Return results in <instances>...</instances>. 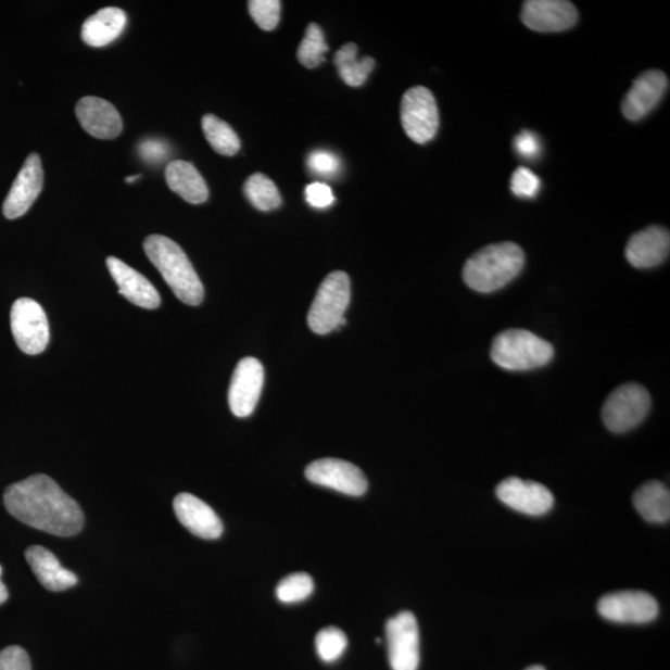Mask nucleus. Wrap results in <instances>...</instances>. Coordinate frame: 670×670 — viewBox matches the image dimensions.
<instances>
[{
    "label": "nucleus",
    "mask_w": 670,
    "mask_h": 670,
    "mask_svg": "<svg viewBox=\"0 0 670 670\" xmlns=\"http://www.w3.org/2000/svg\"><path fill=\"white\" fill-rule=\"evenodd\" d=\"M25 558L40 584L49 591L60 593L77 584L75 573L61 567L56 556L46 547L30 546Z\"/></svg>",
    "instance_id": "obj_21"
},
{
    "label": "nucleus",
    "mask_w": 670,
    "mask_h": 670,
    "mask_svg": "<svg viewBox=\"0 0 670 670\" xmlns=\"http://www.w3.org/2000/svg\"><path fill=\"white\" fill-rule=\"evenodd\" d=\"M598 614L617 623L642 624L655 621L659 614L656 598L643 591H620L599 599Z\"/></svg>",
    "instance_id": "obj_10"
},
{
    "label": "nucleus",
    "mask_w": 670,
    "mask_h": 670,
    "mask_svg": "<svg viewBox=\"0 0 670 670\" xmlns=\"http://www.w3.org/2000/svg\"><path fill=\"white\" fill-rule=\"evenodd\" d=\"M495 493L507 507L527 516H544L554 507V495L545 485L517 477L501 482Z\"/></svg>",
    "instance_id": "obj_12"
},
{
    "label": "nucleus",
    "mask_w": 670,
    "mask_h": 670,
    "mask_svg": "<svg viewBox=\"0 0 670 670\" xmlns=\"http://www.w3.org/2000/svg\"><path fill=\"white\" fill-rule=\"evenodd\" d=\"M526 670H545L543 666H532L527 668Z\"/></svg>",
    "instance_id": "obj_39"
},
{
    "label": "nucleus",
    "mask_w": 670,
    "mask_h": 670,
    "mask_svg": "<svg viewBox=\"0 0 670 670\" xmlns=\"http://www.w3.org/2000/svg\"><path fill=\"white\" fill-rule=\"evenodd\" d=\"M139 177H141V176H139V174H138V176L127 177V178H126V181H127V182H134V181H136Z\"/></svg>",
    "instance_id": "obj_40"
},
{
    "label": "nucleus",
    "mask_w": 670,
    "mask_h": 670,
    "mask_svg": "<svg viewBox=\"0 0 670 670\" xmlns=\"http://www.w3.org/2000/svg\"><path fill=\"white\" fill-rule=\"evenodd\" d=\"M11 327L15 343L28 355H38L47 350L50 341L49 321L46 311L38 302L20 299L11 312Z\"/></svg>",
    "instance_id": "obj_8"
},
{
    "label": "nucleus",
    "mask_w": 670,
    "mask_h": 670,
    "mask_svg": "<svg viewBox=\"0 0 670 670\" xmlns=\"http://www.w3.org/2000/svg\"><path fill=\"white\" fill-rule=\"evenodd\" d=\"M633 506L649 523H667L670 519V493L662 482L643 484L633 495Z\"/></svg>",
    "instance_id": "obj_24"
},
{
    "label": "nucleus",
    "mask_w": 670,
    "mask_h": 670,
    "mask_svg": "<svg viewBox=\"0 0 670 670\" xmlns=\"http://www.w3.org/2000/svg\"><path fill=\"white\" fill-rule=\"evenodd\" d=\"M143 248L148 258L181 302L189 306L203 302L204 286L177 242L163 235H151L144 240Z\"/></svg>",
    "instance_id": "obj_3"
},
{
    "label": "nucleus",
    "mask_w": 670,
    "mask_h": 670,
    "mask_svg": "<svg viewBox=\"0 0 670 670\" xmlns=\"http://www.w3.org/2000/svg\"><path fill=\"white\" fill-rule=\"evenodd\" d=\"M4 504L15 519L51 535L73 536L84 528L80 506L46 475L9 485Z\"/></svg>",
    "instance_id": "obj_1"
},
{
    "label": "nucleus",
    "mask_w": 670,
    "mask_h": 670,
    "mask_svg": "<svg viewBox=\"0 0 670 670\" xmlns=\"http://www.w3.org/2000/svg\"><path fill=\"white\" fill-rule=\"evenodd\" d=\"M249 11L252 20L264 30H274L280 22L281 2L278 0H251Z\"/></svg>",
    "instance_id": "obj_31"
},
{
    "label": "nucleus",
    "mask_w": 670,
    "mask_h": 670,
    "mask_svg": "<svg viewBox=\"0 0 670 670\" xmlns=\"http://www.w3.org/2000/svg\"><path fill=\"white\" fill-rule=\"evenodd\" d=\"M165 179L174 193L190 204H203L208 198V189L202 174L193 164L174 161L165 169Z\"/></svg>",
    "instance_id": "obj_23"
},
{
    "label": "nucleus",
    "mask_w": 670,
    "mask_h": 670,
    "mask_svg": "<svg viewBox=\"0 0 670 670\" xmlns=\"http://www.w3.org/2000/svg\"><path fill=\"white\" fill-rule=\"evenodd\" d=\"M76 117L87 134L99 139H115L124 122L112 103L93 96H87L76 104Z\"/></svg>",
    "instance_id": "obj_18"
},
{
    "label": "nucleus",
    "mask_w": 670,
    "mask_h": 670,
    "mask_svg": "<svg viewBox=\"0 0 670 670\" xmlns=\"http://www.w3.org/2000/svg\"><path fill=\"white\" fill-rule=\"evenodd\" d=\"M668 87V76L663 72L649 69L643 73L624 96L623 116L632 122L645 118L663 100Z\"/></svg>",
    "instance_id": "obj_16"
},
{
    "label": "nucleus",
    "mask_w": 670,
    "mask_h": 670,
    "mask_svg": "<svg viewBox=\"0 0 670 670\" xmlns=\"http://www.w3.org/2000/svg\"><path fill=\"white\" fill-rule=\"evenodd\" d=\"M109 271L118 286V291L130 303L146 309L161 306V295L147 278L117 257L108 258Z\"/></svg>",
    "instance_id": "obj_20"
},
{
    "label": "nucleus",
    "mask_w": 670,
    "mask_h": 670,
    "mask_svg": "<svg viewBox=\"0 0 670 670\" xmlns=\"http://www.w3.org/2000/svg\"><path fill=\"white\" fill-rule=\"evenodd\" d=\"M203 132L213 150L222 155L232 156L240 151V138L235 130L220 118L205 115L202 119Z\"/></svg>",
    "instance_id": "obj_26"
},
{
    "label": "nucleus",
    "mask_w": 670,
    "mask_h": 670,
    "mask_svg": "<svg viewBox=\"0 0 670 670\" xmlns=\"http://www.w3.org/2000/svg\"><path fill=\"white\" fill-rule=\"evenodd\" d=\"M174 511L180 523L185 526L191 534L214 541L220 538L224 526L216 513L202 500L190 493H180L173 502Z\"/></svg>",
    "instance_id": "obj_17"
},
{
    "label": "nucleus",
    "mask_w": 670,
    "mask_h": 670,
    "mask_svg": "<svg viewBox=\"0 0 670 670\" xmlns=\"http://www.w3.org/2000/svg\"><path fill=\"white\" fill-rule=\"evenodd\" d=\"M243 193L260 212H271L282 204L280 191L263 173L252 174L243 186Z\"/></svg>",
    "instance_id": "obj_27"
},
{
    "label": "nucleus",
    "mask_w": 670,
    "mask_h": 670,
    "mask_svg": "<svg viewBox=\"0 0 670 670\" xmlns=\"http://www.w3.org/2000/svg\"><path fill=\"white\" fill-rule=\"evenodd\" d=\"M141 159L150 164H161L168 160L170 148L167 142L159 138H147L138 147Z\"/></svg>",
    "instance_id": "obj_34"
},
{
    "label": "nucleus",
    "mask_w": 670,
    "mask_h": 670,
    "mask_svg": "<svg viewBox=\"0 0 670 670\" xmlns=\"http://www.w3.org/2000/svg\"><path fill=\"white\" fill-rule=\"evenodd\" d=\"M309 170L319 177H334L341 169V161L334 153L316 151L309 154L307 160Z\"/></svg>",
    "instance_id": "obj_33"
},
{
    "label": "nucleus",
    "mask_w": 670,
    "mask_h": 670,
    "mask_svg": "<svg viewBox=\"0 0 670 670\" xmlns=\"http://www.w3.org/2000/svg\"><path fill=\"white\" fill-rule=\"evenodd\" d=\"M402 124L407 137L419 144L429 143L438 135L439 109L429 89L416 86L405 92L402 101Z\"/></svg>",
    "instance_id": "obj_7"
},
{
    "label": "nucleus",
    "mask_w": 670,
    "mask_h": 670,
    "mask_svg": "<svg viewBox=\"0 0 670 670\" xmlns=\"http://www.w3.org/2000/svg\"><path fill=\"white\" fill-rule=\"evenodd\" d=\"M345 633L337 628L321 630L316 637L317 655L324 662L333 663L346 649Z\"/></svg>",
    "instance_id": "obj_30"
},
{
    "label": "nucleus",
    "mask_w": 670,
    "mask_h": 670,
    "mask_svg": "<svg viewBox=\"0 0 670 670\" xmlns=\"http://www.w3.org/2000/svg\"><path fill=\"white\" fill-rule=\"evenodd\" d=\"M307 480L352 497H361L368 491V481L361 469L337 458L318 459L306 469Z\"/></svg>",
    "instance_id": "obj_11"
},
{
    "label": "nucleus",
    "mask_w": 670,
    "mask_h": 670,
    "mask_svg": "<svg viewBox=\"0 0 670 670\" xmlns=\"http://www.w3.org/2000/svg\"><path fill=\"white\" fill-rule=\"evenodd\" d=\"M390 667L393 670H417L420 666V631L414 614H397L387 623Z\"/></svg>",
    "instance_id": "obj_9"
},
{
    "label": "nucleus",
    "mask_w": 670,
    "mask_h": 670,
    "mask_svg": "<svg viewBox=\"0 0 670 670\" xmlns=\"http://www.w3.org/2000/svg\"><path fill=\"white\" fill-rule=\"evenodd\" d=\"M670 235L663 226H649L639 231L625 246V258L636 268L656 267L668 258Z\"/></svg>",
    "instance_id": "obj_19"
},
{
    "label": "nucleus",
    "mask_w": 670,
    "mask_h": 670,
    "mask_svg": "<svg viewBox=\"0 0 670 670\" xmlns=\"http://www.w3.org/2000/svg\"><path fill=\"white\" fill-rule=\"evenodd\" d=\"M334 64L347 86L359 87L368 80L376 61L369 56L359 59L358 47L350 42L336 52Z\"/></svg>",
    "instance_id": "obj_25"
},
{
    "label": "nucleus",
    "mask_w": 670,
    "mask_h": 670,
    "mask_svg": "<svg viewBox=\"0 0 670 670\" xmlns=\"http://www.w3.org/2000/svg\"><path fill=\"white\" fill-rule=\"evenodd\" d=\"M127 24L122 9L109 7L91 15L83 25L81 37L87 46L103 48L119 38Z\"/></svg>",
    "instance_id": "obj_22"
},
{
    "label": "nucleus",
    "mask_w": 670,
    "mask_h": 670,
    "mask_svg": "<svg viewBox=\"0 0 670 670\" xmlns=\"http://www.w3.org/2000/svg\"><path fill=\"white\" fill-rule=\"evenodd\" d=\"M524 264V251L517 243H492L467 261L464 280L476 292L492 293L515 280Z\"/></svg>",
    "instance_id": "obj_2"
},
{
    "label": "nucleus",
    "mask_w": 670,
    "mask_h": 670,
    "mask_svg": "<svg viewBox=\"0 0 670 670\" xmlns=\"http://www.w3.org/2000/svg\"><path fill=\"white\" fill-rule=\"evenodd\" d=\"M549 342L524 329L504 330L494 338L491 358L507 370H532L544 367L554 358Z\"/></svg>",
    "instance_id": "obj_4"
},
{
    "label": "nucleus",
    "mask_w": 670,
    "mask_h": 670,
    "mask_svg": "<svg viewBox=\"0 0 670 670\" xmlns=\"http://www.w3.org/2000/svg\"><path fill=\"white\" fill-rule=\"evenodd\" d=\"M652 406L648 391L640 384L621 385L607 397L603 407V420L615 433L628 432L646 419Z\"/></svg>",
    "instance_id": "obj_6"
},
{
    "label": "nucleus",
    "mask_w": 670,
    "mask_h": 670,
    "mask_svg": "<svg viewBox=\"0 0 670 670\" xmlns=\"http://www.w3.org/2000/svg\"><path fill=\"white\" fill-rule=\"evenodd\" d=\"M521 22L539 33H560L579 21L576 5L567 0H528L521 8Z\"/></svg>",
    "instance_id": "obj_13"
},
{
    "label": "nucleus",
    "mask_w": 670,
    "mask_h": 670,
    "mask_svg": "<svg viewBox=\"0 0 670 670\" xmlns=\"http://www.w3.org/2000/svg\"><path fill=\"white\" fill-rule=\"evenodd\" d=\"M541 179L532 170L526 167H519L513 173L510 180V189L513 194L519 198L532 199L535 198L541 190Z\"/></svg>",
    "instance_id": "obj_32"
},
{
    "label": "nucleus",
    "mask_w": 670,
    "mask_h": 670,
    "mask_svg": "<svg viewBox=\"0 0 670 670\" xmlns=\"http://www.w3.org/2000/svg\"><path fill=\"white\" fill-rule=\"evenodd\" d=\"M8 599V590L3 584V581L0 580V605H3Z\"/></svg>",
    "instance_id": "obj_38"
},
{
    "label": "nucleus",
    "mask_w": 670,
    "mask_h": 670,
    "mask_svg": "<svg viewBox=\"0 0 670 670\" xmlns=\"http://www.w3.org/2000/svg\"><path fill=\"white\" fill-rule=\"evenodd\" d=\"M315 591V582L304 572L291 573L276 589V596L283 604H298L307 599Z\"/></svg>",
    "instance_id": "obj_29"
},
{
    "label": "nucleus",
    "mask_w": 670,
    "mask_h": 670,
    "mask_svg": "<svg viewBox=\"0 0 670 670\" xmlns=\"http://www.w3.org/2000/svg\"><path fill=\"white\" fill-rule=\"evenodd\" d=\"M516 152L526 160H534L542 152L541 139L529 130H523L515 138Z\"/></svg>",
    "instance_id": "obj_37"
},
{
    "label": "nucleus",
    "mask_w": 670,
    "mask_h": 670,
    "mask_svg": "<svg viewBox=\"0 0 670 670\" xmlns=\"http://www.w3.org/2000/svg\"><path fill=\"white\" fill-rule=\"evenodd\" d=\"M304 193H306L307 203L317 208H326L332 205L336 200L332 189L325 182H312Z\"/></svg>",
    "instance_id": "obj_36"
},
{
    "label": "nucleus",
    "mask_w": 670,
    "mask_h": 670,
    "mask_svg": "<svg viewBox=\"0 0 670 670\" xmlns=\"http://www.w3.org/2000/svg\"><path fill=\"white\" fill-rule=\"evenodd\" d=\"M351 302V280L343 271L330 274L320 285L308 315L313 332L324 336L346 324L345 311Z\"/></svg>",
    "instance_id": "obj_5"
},
{
    "label": "nucleus",
    "mask_w": 670,
    "mask_h": 670,
    "mask_svg": "<svg viewBox=\"0 0 670 670\" xmlns=\"http://www.w3.org/2000/svg\"><path fill=\"white\" fill-rule=\"evenodd\" d=\"M265 371L256 358L242 359L233 371L229 389V405L238 417L254 413L263 391Z\"/></svg>",
    "instance_id": "obj_14"
},
{
    "label": "nucleus",
    "mask_w": 670,
    "mask_h": 670,
    "mask_svg": "<svg viewBox=\"0 0 670 670\" xmlns=\"http://www.w3.org/2000/svg\"><path fill=\"white\" fill-rule=\"evenodd\" d=\"M0 670H31L30 658L21 647H8L0 652Z\"/></svg>",
    "instance_id": "obj_35"
},
{
    "label": "nucleus",
    "mask_w": 670,
    "mask_h": 670,
    "mask_svg": "<svg viewBox=\"0 0 670 670\" xmlns=\"http://www.w3.org/2000/svg\"><path fill=\"white\" fill-rule=\"evenodd\" d=\"M2 572H3V569L2 567H0V578H2Z\"/></svg>",
    "instance_id": "obj_41"
},
{
    "label": "nucleus",
    "mask_w": 670,
    "mask_h": 670,
    "mask_svg": "<svg viewBox=\"0 0 670 670\" xmlns=\"http://www.w3.org/2000/svg\"><path fill=\"white\" fill-rule=\"evenodd\" d=\"M43 186V170L38 153H31L26 159L23 168L17 174L11 191L4 200L3 213L7 219H17L28 213L35 200L38 199Z\"/></svg>",
    "instance_id": "obj_15"
},
{
    "label": "nucleus",
    "mask_w": 670,
    "mask_h": 670,
    "mask_svg": "<svg viewBox=\"0 0 670 670\" xmlns=\"http://www.w3.org/2000/svg\"><path fill=\"white\" fill-rule=\"evenodd\" d=\"M327 51L328 46L324 30L320 29L318 24H309L298 52L300 63L304 67L315 68L324 63Z\"/></svg>",
    "instance_id": "obj_28"
}]
</instances>
